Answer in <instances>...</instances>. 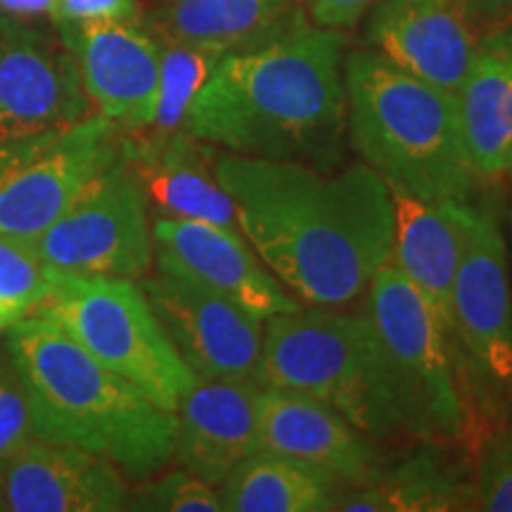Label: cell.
I'll return each mask as SVG.
<instances>
[{
	"instance_id": "6da1fadb",
	"label": "cell",
	"mask_w": 512,
	"mask_h": 512,
	"mask_svg": "<svg viewBox=\"0 0 512 512\" xmlns=\"http://www.w3.org/2000/svg\"><path fill=\"white\" fill-rule=\"evenodd\" d=\"M211 166L240 233L302 302H354L392 261V192L370 166L335 171L233 152H211Z\"/></svg>"
},
{
	"instance_id": "7a4b0ae2",
	"label": "cell",
	"mask_w": 512,
	"mask_h": 512,
	"mask_svg": "<svg viewBox=\"0 0 512 512\" xmlns=\"http://www.w3.org/2000/svg\"><path fill=\"white\" fill-rule=\"evenodd\" d=\"M344 38L302 29L223 55L183 119V133L242 157L332 169L342 159Z\"/></svg>"
},
{
	"instance_id": "3957f363",
	"label": "cell",
	"mask_w": 512,
	"mask_h": 512,
	"mask_svg": "<svg viewBox=\"0 0 512 512\" xmlns=\"http://www.w3.org/2000/svg\"><path fill=\"white\" fill-rule=\"evenodd\" d=\"M5 351L22 380L38 439L95 453L133 482L157 477L171 463L176 413L102 366L53 320H17L5 335Z\"/></svg>"
},
{
	"instance_id": "277c9868",
	"label": "cell",
	"mask_w": 512,
	"mask_h": 512,
	"mask_svg": "<svg viewBox=\"0 0 512 512\" xmlns=\"http://www.w3.org/2000/svg\"><path fill=\"white\" fill-rule=\"evenodd\" d=\"M349 140L392 192L465 202L477 174L460 133L456 93L403 72L373 48L344 62Z\"/></svg>"
},
{
	"instance_id": "5b68a950",
	"label": "cell",
	"mask_w": 512,
	"mask_h": 512,
	"mask_svg": "<svg viewBox=\"0 0 512 512\" xmlns=\"http://www.w3.org/2000/svg\"><path fill=\"white\" fill-rule=\"evenodd\" d=\"M254 384L313 396L373 437L399 430L382 349L368 316L299 306L268 318Z\"/></svg>"
},
{
	"instance_id": "8992f818",
	"label": "cell",
	"mask_w": 512,
	"mask_h": 512,
	"mask_svg": "<svg viewBox=\"0 0 512 512\" xmlns=\"http://www.w3.org/2000/svg\"><path fill=\"white\" fill-rule=\"evenodd\" d=\"M382 349L399 430L441 444L470 430L456 370V344L439 313L392 261L368 285V311Z\"/></svg>"
},
{
	"instance_id": "52a82bcc",
	"label": "cell",
	"mask_w": 512,
	"mask_h": 512,
	"mask_svg": "<svg viewBox=\"0 0 512 512\" xmlns=\"http://www.w3.org/2000/svg\"><path fill=\"white\" fill-rule=\"evenodd\" d=\"M34 316L60 325L102 366L169 413H176L183 396L200 382L166 335L143 287L131 278H86L55 271L53 290Z\"/></svg>"
},
{
	"instance_id": "ba28073f",
	"label": "cell",
	"mask_w": 512,
	"mask_h": 512,
	"mask_svg": "<svg viewBox=\"0 0 512 512\" xmlns=\"http://www.w3.org/2000/svg\"><path fill=\"white\" fill-rule=\"evenodd\" d=\"M43 264L64 275L143 278L155 242L147 192L131 162V145L50 226L34 238Z\"/></svg>"
},
{
	"instance_id": "9c48e42d",
	"label": "cell",
	"mask_w": 512,
	"mask_h": 512,
	"mask_svg": "<svg viewBox=\"0 0 512 512\" xmlns=\"http://www.w3.org/2000/svg\"><path fill=\"white\" fill-rule=\"evenodd\" d=\"M448 332L467 373L491 394L512 396V280L496 219L475 211L451 294Z\"/></svg>"
},
{
	"instance_id": "30bf717a",
	"label": "cell",
	"mask_w": 512,
	"mask_h": 512,
	"mask_svg": "<svg viewBox=\"0 0 512 512\" xmlns=\"http://www.w3.org/2000/svg\"><path fill=\"white\" fill-rule=\"evenodd\" d=\"M143 292L197 380L254 382L264 323L197 280L157 268Z\"/></svg>"
},
{
	"instance_id": "8fae6325",
	"label": "cell",
	"mask_w": 512,
	"mask_h": 512,
	"mask_svg": "<svg viewBox=\"0 0 512 512\" xmlns=\"http://www.w3.org/2000/svg\"><path fill=\"white\" fill-rule=\"evenodd\" d=\"M86 117L91 100L62 38L0 12V143Z\"/></svg>"
},
{
	"instance_id": "7c38bea8",
	"label": "cell",
	"mask_w": 512,
	"mask_h": 512,
	"mask_svg": "<svg viewBox=\"0 0 512 512\" xmlns=\"http://www.w3.org/2000/svg\"><path fill=\"white\" fill-rule=\"evenodd\" d=\"M124 150L119 126L102 114L57 131L36 157L0 185V235L38 238Z\"/></svg>"
},
{
	"instance_id": "4fadbf2b",
	"label": "cell",
	"mask_w": 512,
	"mask_h": 512,
	"mask_svg": "<svg viewBox=\"0 0 512 512\" xmlns=\"http://www.w3.org/2000/svg\"><path fill=\"white\" fill-rule=\"evenodd\" d=\"M91 105L126 131L152 126L162 41L140 22H55Z\"/></svg>"
},
{
	"instance_id": "5bb4252c",
	"label": "cell",
	"mask_w": 512,
	"mask_h": 512,
	"mask_svg": "<svg viewBox=\"0 0 512 512\" xmlns=\"http://www.w3.org/2000/svg\"><path fill=\"white\" fill-rule=\"evenodd\" d=\"M152 242L157 268L185 275L233 299L261 323L302 306L249 249L238 230L207 221L159 216L152 223Z\"/></svg>"
},
{
	"instance_id": "9a60e30c",
	"label": "cell",
	"mask_w": 512,
	"mask_h": 512,
	"mask_svg": "<svg viewBox=\"0 0 512 512\" xmlns=\"http://www.w3.org/2000/svg\"><path fill=\"white\" fill-rule=\"evenodd\" d=\"M124 472L83 448L31 439L5 465L0 512L128 510Z\"/></svg>"
},
{
	"instance_id": "2e32d148",
	"label": "cell",
	"mask_w": 512,
	"mask_h": 512,
	"mask_svg": "<svg viewBox=\"0 0 512 512\" xmlns=\"http://www.w3.org/2000/svg\"><path fill=\"white\" fill-rule=\"evenodd\" d=\"M256 422L264 451L316 467L337 484H363L380 470L366 432L313 396L259 387Z\"/></svg>"
},
{
	"instance_id": "e0dca14e",
	"label": "cell",
	"mask_w": 512,
	"mask_h": 512,
	"mask_svg": "<svg viewBox=\"0 0 512 512\" xmlns=\"http://www.w3.org/2000/svg\"><path fill=\"white\" fill-rule=\"evenodd\" d=\"M368 43L403 72L458 93L477 38L453 0H377Z\"/></svg>"
},
{
	"instance_id": "ac0fdd59",
	"label": "cell",
	"mask_w": 512,
	"mask_h": 512,
	"mask_svg": "<svg viewBox=\"0 0 512 512\" xmlns=\"http://www.w3.org/2000/svg\"><path fill=\"white\" fill-rule=\"evenodd\" d=\"M254 382L200 380L176 408L174 458L190 475L219 486L240 460L259 451Z\"/></svg>"
},
{
	"instance_id": "d6986e66",
	"label": "cell",
	"mask_w": 512,
	"mask_h": 512,
	"mask_svg": "<svg viewBox=\"0 0 512 512\" xmlns=\"http://www.w3.org/2000/svg\"><path fill=\"white\" fill-rule=\"evenodd\" d=\"M392 202V264L448 328L453 283L477 209L460 200H418L401 192H392Z\"/></svg>"
},
{
	"instance_id": "ffe728a7",
	"label": "cell",
	"mask_w": 512,
	"mask_h": 512,
	"mask_svg": "<svg viewBox=\"0 0 512 512\" xmlns=\"http://www.w3.org/2000/svg\"><path fill=\"white\" fill-rule=\"evenodd\" d=\"M456 102L472 171L503 176L512 157V27L479 38Z\"/></svg>"
},
{
	"instance_id": "44dd1931",
	"label": "cell",
	"mask_w": 512,
	"mask_h": 512,
	"mask_svg": "<svg viewBox=\"0 0 512 512\" xmlns=\"http://www.w3.org/2000/svg\"><path fill=\"white\" fill-rule=\"evenodd\" d=\"M128 145L147 197L155 200L162 216L207 221L240 233L235 204L216 181L211 152L200 140L178 131Z\"/></svg>"
},
{
	"instance_id": "7402d4cb",
	"label": "cell",
	"mask_w": 512,
	"mask_h": 512,
	"mask_svg": "<svg viewBox=\"0 0 512 512\" xmlns=\"http://www.w3.org/2000/svg\"><path fill=\"white\" fill-rule=\"evenodd\" d=\"M159 34L188 46L238 53L309 24L299 0H155Z\"/></svg>"
},
{
	"instance_id": "603a6c76",
	"label": "cell",
	"mask_w": 512,
	"mask_h": 512,
	"mask_svg": "<svg viewBox=\"0 0 512 512\" xmlns=\"http://www.w3.org/2000/svg\"><path fill=\"white\" fill-rule=\"evenodd\" d=\"M228 512H325L332 510L335 479L273 451H254L219 484Z\"/></svg>"
},
{
	"instance_id": "cb8c5ba5",
	"label": "cell",
	"mask_w": 512,
	"mask_h": 512,
	"mask_svg": "<svg viewBox=\"0 0 512 512\" xmlns=\"http://www.w3.org/2000/svg\"><path fill=\"white\" fill-rule=\"evenodd\" d=\"M472 484H463L451 467L420 453L392 470H377L368 482L354 484L332 501V510L347 512H439L467 510Z\"/></svg>"
},
{
	"instance_id": "d4e9b609",
	"label": "cell",
	"mask_w": 512,
	"mask_h": 512,
	"mask_svg": "<svg viewBox=\"0 0 512 512\" xmlns=\"http://www.w3.org/2000/svg\"><path fill=\"white\" fill-rule=\"evenodd\" d=\"M159 41H162V67H159L157 110L150 128L152 136H171L183 131V119L192 100L202 91L223 55L164 36Z\"/></svg>"
},
{
	"instance_id": "484cf974",
	"label": "cell",
	"mask_w": 512,
	"mask_h": 512,
	"mask_svg": "<svg viewBox=\"0 0 512 512\" xmlns=\"http://www.w3.org/2000/svg\"><path fill=\"white\" fill-rule=\"evenodd\" d=\"M53 283L55 271L43 264L34 240L0 235V330L31 316Z\"/></svg>"
},
{
	"instance_id": "4316f807",
	"label": "cell",
	"mask_w": 512,
	"mask_h": 512,
	"mask_svg": "<svg viewBox=\"0 0 512 512\" xmlns=\"http://www.w3.org/2000/svg\"><path fill=\"white\" fill-rule=\"evenodd\" d=\"M128 510L145 512H221V496L214 486L190 475L183 467L162 477L145 479L128 498Z\"/></svg>"
},
{
	"instance_id": "83f0119b",
	"label": "cell",
	"mask_w": 512,
	"mask_h": 512,
	"mask_svg": "<svg viewBox=\"0 0 512 512\" xmlns=\"http://www.w3.org/2000/svg\"><path fill=\"white\" fill-rule=\"evenodd\" d=\"M31 439H36V434L31 427L27 394L5 351V358H0V463H8Z\"/></svg>"
},
{
	"instance_id": "f1b7e54d",
	"label": "cell",
	"mask_w": 512,
	"mask_h": 512,
	"mask_svg": "<svg viewBox=\"0 0 512 512\" xmlns=\"http://www.w3.org/2000/svg\"><path fill=\"white\" fill-rule=\"evenodd\" d=\"M472 508L486 512H512V444L496 441L479 456L472 484Z\"/></svg>"
},
{
	"instance_id": "f546056e",
	"label": "cell",
	"mask_w": 512,
	"mask_h": 512,
	"mask_svg": "<svg viewBox=\"0 0 512 512\" xmlns=\"http://www.w3.org/2000/svg\"><path fill=\"white\" fill-rule=\"evenodd\" d=\"M53 22H140L138 0H57Z\"/></svg>"
},
{
	"instance_id": "4dcf8cb0",
	"label": "cell",
	"mask_w": 512,
	"mask_h": 512,
	"mask_svg": "<svg viewBox=\"0 0 512 512\" xmlns=\"http://www.w3.org/2000/svg\"><path fill=\"white\" fill-rule=\"evenodd\" d=\"M313 27L349 29L373 8L377 0H302Z\"/></svg>"
},
{
	"instance_id": "1f68e13d",
	"label": "cell",
	"mask_w": 512,
	"mask_h": 512,
	"mask_svg": "<svg viewBox=\"0 0 512 512\" xmlns=\"http://www.w3.org/2000/svg\"><path fill=\"white\" fill-rule=\"evenodd\" d=\"M55 133L57 131H46V133H36V136H27V138L3 140V143H0V185L8 181L12 174H17V171L22 169L31 157H36L38 152L53 140Z\"/></svg>"
},
{
	"instance_id": "d6a6232c",
	"label": "cell",
	"mask_w": 512,
	"mask_h": 512,
	"mask_svg": "<svg viewBox=\"0 0 512 512\" xmlns=\"http://www.w3.org/2000/svg\"><path fill=\"white\" fill-rule=\"evenodd\" d=\"M463 17L472 24L512 22V0H453Z\"/></svg>"
},
{
	"instance_id": "836d02e7",
	"label": "cell",
	"mask_w": 512,
	"mask_h": 512,
	"mask_svg": "<svg viewBox=\"0 0 512 512\" xmlns=\"http://www.w3.org/2000/svg\"><path fill=\"white\" fill-rule=\"evenodd\" d=\"M57 0H0V12H8L12 17H53Z\"/></svg>"
},
{
	"instance_id": "e575fe53",
	"label": "cell",
	"mask_w": 512,
	"mask_h": 512,
	"mask_svg": "<svg viewBox=\"0 0 512 512\" xmlns=\"http://www.w3.org/2000/svg\"><path fill=\"white\" fill-rule=\"evenodd\" d=\"M505 441H510V444H512V401H510V408H508V432H505Z\"/></svg>"
},
{
	"instance_id": "d590c367",
	"label": "cell",
	"mask_w": 512,
	"mask_h": 512,
	"mask_svg": "<svg viewBox=\"0 0 512 512\" xmlns=\"http://www.w3.org/2000/svg\"><path fill=\"white\" fill-rule=\"evenodd\" d=\"M5 465H8V463H0V501H3V477H5Z\"/></svg>"
},
{
	"instance_id": "8d00e7d4",
	"label": "cell",
	"mask_w": 512,
	"mask_h": 512,
	"mask_svg": "<svg viewBox=\"0 0 512 512\" xmlns=\"http://www.w3.org/2000/svg\"><path fill=\"white\" fill-rule=\"evenodd\" d=\"M508 171L512 174V157H510V166H508Z\"/></svg>"
}]
</instances>
